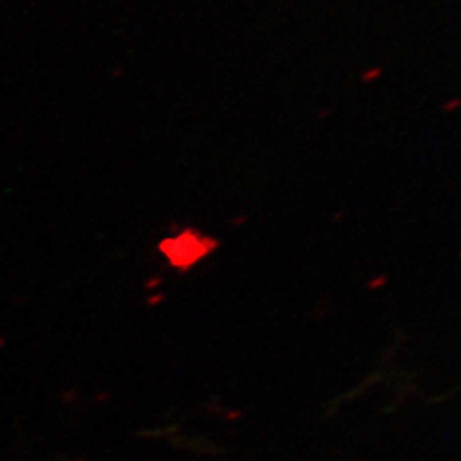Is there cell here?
I'll return each mask as SVG.
<instances>
[{
  "label": "cell",
  "mask_w": 461,
  "mask_h": 461,
  "mask_svg": "<svg viewBox=\"0 0 461 461\" xmlns=\"http://www.w3.org/2000/svg\"><path fill=\"white\" fill-rule=\"evenodd\" d=\"M214 246L216 244L212 239L203 238L202 234H196V232L185 231L163 241L159 244V249L173 267L188 269V267L195 265L200 258L209 255Z\"/></svg>",
  "instance_id": "6da1fadb"
}]
</instances>
